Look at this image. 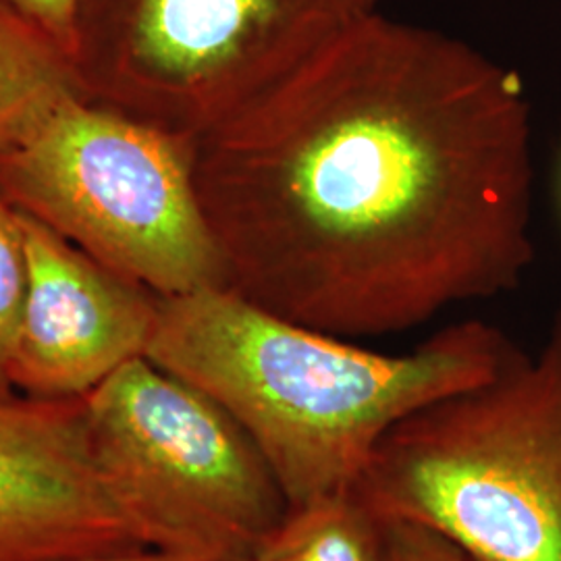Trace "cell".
I'll use <instances>...</instances> for the list:
<instances>
[{
	"instance_id": "obj_8",
	"label": "cell",
	"mask_w": 561,
	"mask_h": 561,
	"mask_svg": "<svg viewBox=\"0 0 561 561\" xmlns=\"http://www.w3.org/2000/svg\"><path fill=\"white\" fill-rule=\"evenodd\" d=\"M144 549L94 456L83 400L0 398V561Z\"/></svg>"
},
{
	"instance_id": "obj_5",
	"label": "cell",
	"mask_w": 561,
	"mask_h": 561,
	"mask_svg": "<svg viewBox=\"0 0 561 561\" xmlns=\"http://www.w3.org/2000/svg\"><path fill=\"white\" fill-rule=\"evenodd\" d=\"M104 479L146 549L181 561L259 556L289 512L259 447L219 403L144 358L83 398Z\"/></svg>"
},
{
	"instance_id": "obj_2",
	"label": "cell",
	"mask_w": 561,
	"mask_h": 561,
	"mask_svg": "<svg viewBox=\"0 0 561 561\" xmlns=\"http://www.w3.org/2000/svg\"><path fill=\"white\" fill-rule=\"evenodd\" d=\"M518 350L502 329L463 321L381 354L206 287L159 298L146 358L219 403L298 507L352 491L396 424L491 381Z\"/></svg>"
},
{
	"instance_id": "obj_7",
	"label": "cell",
	"mask_w": 561,
	"mask_h": 561,
	"mask_svg": "<svg viewBox=\"0 0 561 561\" xmlns=\"http://www.w3.org/2000/svg\"><path fill=\"white\" fill-rule=\"evenodd\" d=\"M25 294L11 385L34 400H83L127 362L144 358L159 296L148 294L34 217L20 213Z\"/></svg>"
},
{
	"instance_id": "obj_14",
	"label": "cell",
	"mask_w": 561,
	"mask_h": 561,
	"mask_svg": "<svg viewBox=\"0 0 561 561\" xmlns=\"http://www.w3.org/2000/svg\"><path fill=\"white\" fill-rule=\"evenodd\" d=\"M71 561H181L178 558H171L167 553L159 551H131V553H115V556H94V558H80V560Z\"/></svg>"
},
{
	"instance_id": "obj_1",
	"label": "cell",
	"mask_w": 561,
	"mask_h": 561,
	"mask_svg": "<svg viewBox=\"0 0 561 561\" xmlns=\"http://www.w3.org/2000/svg\"><path fill=\"white\" fill-rule=\"evenodd\" d=\"M229 287L337 337L410 331L535 261L522 78L375 9L196 141Z\"/></svg>"
},
{
	"instance_id": "obj_10",
	"label": "cell",
	"mask_w": 561,
	"mask_h": 561,
	"mask_svg": "<svg viewBox=\"0 0 561 561\" xmlns=\"http://www.w3.org/2000/svg\"><path fill=\"white\" fill-rule=\"evenodd\" d=\"M261 553L268 561H381V520L341 491L289 507Z\"/></svg>"
},
{
	"instance_id": "obj_9",
	"label": "cell",
	"mask_w": 561,
	"mask_h": 561,
	"mask_svg": "<svg viewBox=\"0 0 561 561\" xmlns=\"http://www.w3.org/2000/svg\"><path fill=\"white\" fill-rule=\"evenodd\" d=\"M76 62L0 0V150L18 144L60 102L76 96Z\"/></svg>"
},
{
	"instance_id": "obj_4",
	"label": "cell",
	"mask_w": 561,
	"mask_h": 561,
	"mask_svg": "<svg viewBox=\"0 0 561 561\" xmlns=\"http://www.w3.org/2000/svg\"><path fill=\"white\" fill-rule=\"evenodd\" d=\"M196 141L71 96L0 150V192L159 298L229 287L198 194Z\"/></svg>"
},
{
	"instance_id": "obj_13",
	"label": "cell",
	"mask_w": 561,
	"mask_h": 561,
	"mask_svg": "<svg viewBox=\"0 0 561 561\" xmlns=\"http://www.w3.org/2000/svg\"><path fill=\"white\" fill-rule=\"evenodd\" d=\"M30 23L80 62L78 36V4L80 0H4Z\"/></svg>"
},
{
	"instance_id": "obj_3",
	"label": "cell",
	"mask_w": 561,
	"mask_h": 561,
	"mask_svg": "<svg viewBox=\"0 0 561 561\" xmlns=\"http://www.w3.org/2000/svg\"><path fill=\"white\" fill-rule=\"evenodd\" d=\"M352 493L477 561H561V308L537 356L396 424Z\"/></svg>"
},
{
	"instance_id": "obj_12",
	"label": "cell",
	"mask_w": 561,
	"mask_h": 561,
	"mask_svg": "<svg viewBox=\"0 0 561 561\" xmlns=\"http://www.w3.org/2000/svg\"><path fill=\"white\" fill-rule=\"evenodd\" d=\"M381 561H477L433 526L381 520Z\"/></svg>"
},
{
	"instance_id": "obj_15",
	"label": "cell",
	"mask_w": 561,
	"mask_h": 561,
	"mask_svg": "<svg viewBox=\"0 0 561 561\" xmlns=\"http://www.w3.org/2000/svg\"><path fill=\"white\" fill-rule=\"evenodd\" d=\"M227 561H268L262 553H259V556H250V558H241V560H227Z\"/></svg>"
},
{
	"instance_id": "obj_6",
	"label": "cell",
	"mask_w": 561,
	"mask_h": 561,
	"mask_svg": "<svg viewBox=\"0 0 561 561\" xmlns=\"http://www.w3.org/2000/svg\"><path fill=\"white\" fill-rule=\"evenodd\" d=\"M375 0H80V60L101 59L202 138L298 69Z\"/></svg>"
},
{
	"instance_id": "obj_11",
	"label": "cell",
	"mask_w": 561,
	"mask_h": 561,
	"mask_svg": "<svg viewBox=\"0 0 561 561\" xmlns=\"http://www.w3.org/2000/svg\"><path fill=\"white\" fill-rule=\"evenodd\" d=\"M25 294V252L20 215L0 201V398L15 396L11 356Z\"/></svg>"
}]
</instances>
